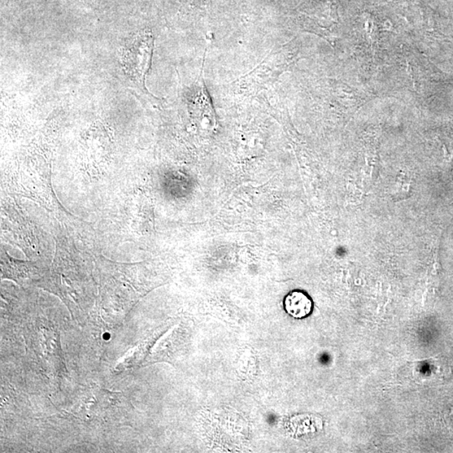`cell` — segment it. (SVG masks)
<instances>
[{"label":"cell","instance_id":"3","mask_svg":"<svg viewBox=\"0 0 453 453\" xmlns=\"http://www.w3.org/2000/svg\"><path fill=\"white\" fill-rule=\"evenodd\" d=\"M95 399L96 411L104 421L119 422L132 409V404L120 392H113L99 388L95 392Z\"/></svg>","mask_w":453,"mask_h":453},{"label":"cell","instance_id":"1","mask_svg":"<svg viewBox=\"0 0 453 453\" xmlns=\"http://www.w3.org/2000/svg\"><path fill=\"white\" fill-rule=\"evenodd\" d=\"M296 53L284 46L272 51L259 66L238 78L232 84L234 94L241 97H250L274 82L295 63Z\"/></svg>","mask_w":453,"mask_h":453},{"label":"cell","instance_id":"2","mask_svg":"<svg viewBox=\"0 0 453 453\" xmlns=\"http://www.w3.org/2000/svg\"><path fill=\"white\" fill-rule=\"evenodd\" d=\"M153 47L154 37L146 32L134 39L124 56L126 73L139 90L149 96L151 95L146 88V77L150 71Z\"/></svg>","mask_w":453,"mask_h":453},{"label":"cell","instance_id":"4","mask_svg":"<svg viewBox=\"0 0 453 453\" xmlns=\"http://www.w3.org/2000/svg\"><path fill=\"white\" fill-rule=\"evenodd\" d=\"M286 312L298 319L307 317L312 311V302L309 296L302 291H295L286 296Z\"/></svg>","mask_w":453,"mask_h":453}]
</instances>
